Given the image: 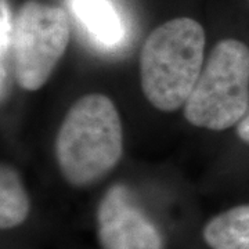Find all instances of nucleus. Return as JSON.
I'll use <instances>...</instances> for the list:
<instances>
[{"instance_id":"9","label":"nucleus","mask_w":249,"mask_h":249,"mask_svg":"<svg viewBox=\"0 0 249 249\" xmlns=\"http://www.w3.org/2000/svg\"><path fill=\"white\" fill-rule=\"evenodd\" d=\"M1 16H0V53H1V62L4 61V55L7 54L11 46L13 39V25L10 19V10L6 0H1L0 4Z\"/></svg>"},{"instance_id":"5","label":"nucleus","mask_w":249,"mask_h":249,"mask_svg":"<svg viewBox=\"0 0 249 249\" xmlns=\"http://www.w3.org/2000/svg\"><path fill=\"white\" fill-rule=\"evenodd\" d=\"M98 240L103 249H162L160 231L132 204L124 186L111 187L97 209Z\"/></svg>"},{"instance_id":"2","label":"nucleus","mask_w":249,"mask_h":249,"mask_svg":"<svg viewBox=\"0 0 249 249\" xmlns=\"http://www.w3.org/2000/svg\"><path fill=\"white\" fill-rule=\"evenodd\" d=\"M205 31L188 17L163 22L140 53L142 89L148 103L172 112L184 106L204 70Z\"/></svg>"},{"instance_id":"1","label":"nucleus","mask_w":249,"mask_h":249,"mask_svg":"<svg viewBox=\"0 0 249 249\" xmlns=\"http://www.w3.org/2000/svg\"><path fill=\"white\" fill-rule=\"evenodd\" d=\"M122 151L124 129L112 100L100 93L76 100L55 142L62 178L73 187L93 184L115 168Z\"/></svg>"},{"instance_id":"7","label":"nucleus","mask_w":249,"mask_h":249,"mask_svg":"<svg viewBox=\"0 0 249 249\" xmlns=\"http://www.w3.org/2000/svg\"><path fill=\"white\" fill-rule=\"evenodd\" d=\"M204 240L212 249H249V204L214 216L204 227Z\"/></svg>"},{"instance_id":"10","label":"nucleus","mask_w":249,"mask_h":249,"mask_svg":"<svg viewBox=\"0 0 249 249\" xmlns=\"http://www.w3.org/2000/svg\"><path fill=\"white\" fill-rule=\"evenodd\" d=\"M237 134L244 142L249 144V114L244 116L237 126Z\"/></svg>"},{"instance_id":"6","label":"nucleus","mask_w":249,"mask_h":249,"mask_svg":"<svg viewBox=\"0 0 249 249\" xmlns=\"http://www.w3.org/2000/svg\"><path fill=\"white\" fill-rule=\"evenodd\" d=\"M73 11L101 46L115 47L124 36L116 10L108 0H73Z\"/></svg>"},{"instance_id":"3","label":"nucleus","mask_w":249,"mask_h":249,"mask_svg":"<svg viewBox=\"0 0 249 249\" xmlns=\"http://www.w3.org/2000/svg\"><path fill=\"white\" fill-rule=\"evenodd\" d=\"M249 107V47L237 39L214 46L196 88L184 104L191 124L222 132L247 115Z\"/></svg>"},{"instance_id":"4","label":"nucleus","mask_w":249,"mask_h":249,"mask_svg":"<svg viewBox=\"0 0 249 249\" xmlns=\"http://www.w3.org/2000/svg\"><path fill=\"white\" fill-rule=\"evenodd\" d=\"M71 37L67 13L57 6L28 0L13 24L14 75L22 89L39 90L65 53Z\"/></svg>"},{"instance_id":"8","label":"nucleus","mask_w":249,"mask_h":249,"mask_svg":"<svg viewBox=\"0 0 249 249\" xmlns=\"http://www.w3.org/2000/svg\"><path fill=\"white\" fill-rule=\"evenodd\" d=\"M29 198L18 172L3 163L0 169V227L10 230L27 219Z\"/></svg>"}]
</instances>
